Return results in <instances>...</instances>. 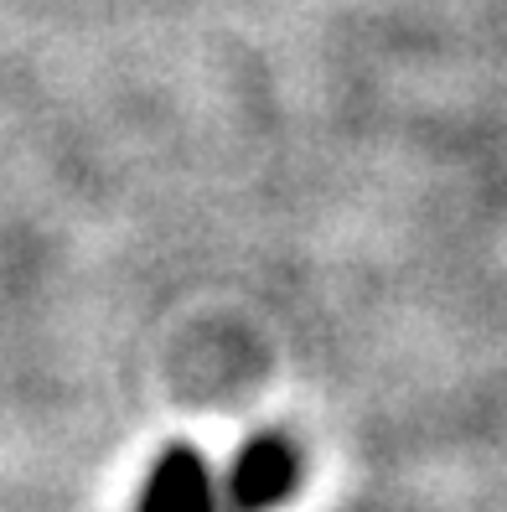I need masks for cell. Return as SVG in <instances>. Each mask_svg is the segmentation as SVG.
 Here are the masks:
<instances>
[{"label": "cell", "mask_w": 507, "mask_h": 512, "mask_svg": "<svg viewBox=\"0 0 507 512\" xmlns=\"http://www.w3.org/2000/svg\"><path fill=\"white\" fill-rule=\"evenodd\" d=\"M306 456L301 445L280 430H259L233 450L228 471L218 476L223 512H275L301 492Z\"/></svg>", "instance_id": "obj_1"}, {"label": "cell", "mask_w": 507, "mask_h": 512, "mask_svg": "<svg viewBox=\"0 0 507 512\" xmlns=\"http://www.w3.org/2000/svg\"><path fill=\"white\" fill-rule=\"evenodd\" d=\"M135 512H223L213 461L187 440L166 445L151 466V476H145L140 497H135Z\"/></svg>", "instance_id": "obj_2"}]
</instances>
